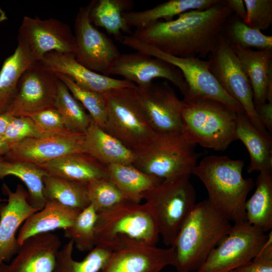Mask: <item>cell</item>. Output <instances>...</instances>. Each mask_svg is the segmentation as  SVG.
Segmentation results:
<instances>
[{
	"mask_svg": "<svg viewBox=\"0 0 272 272\" xmlns=\"http://www.w3.org/2000/svg\"><path fill=\"white\" fill-rule=\"evenodd\" d=\"M229 44L249 79L254 106L272 102V49L253 50Z\"/></svg>",
	"mask_w": 272,
	"mask_h": 272,
	"instance_id": "cell-22",
	"label": "cell"
},
{
	"mask_svg": "<svg viewBox=\"0 0 272 272\" xmlns=\"http://www.w3.org/2000/svg\"><path fill=\"white\" fill-rule=\"evenodd\" d=\"M45 134H47L38 128L30 116H12L3 136L11 146L28 138Z\"/></svg>",
	"mask_w": 272,
	"mask_h": 272,
	"instance_id": "cell-41",
	"label": "cell"
},
{
	"mask_svg": "<svg viewBox=\"0 0 272 272\" xmlns=\"http://www.w3.org/2000/svg\"><path fill=\"white\" fill-rule=\"evenodd\" d=\"M59 79L41 61H34L23 73L15 99L6 112L13 117L30 116L55 108Z\"/></svg>",
	"mask_w": 272,
	"mask_h": 272,
	"instance_id": "cell-13",
	"label": "cell"
},
{
	"mask_svg": "<svg viewBox=\"0 0 272 272\" xmlns=\"http://www.w3.org/2000/svg\"><path fill=\"white\" fill-rule=\"evenodd\" d=\"M233 14L223 1L207 9L182 13L169 21H159L131 34L140 41L170 55L205 58L217 46Z\"/></svg>",
	"mask_w": 272,
	"mask_h": 272,
	"instance_id": "cell-1",
	"label": "cell"
},
{
	"mask_svg": "<svg viewBox=\"0 0 272 272\" xmlns=\"http://www.w3.org/2000/svg\"><path fill=\"white\" fill-rule=\"evenodd\" d=\"M84 140L85 133L74 131L28 138L11 145L4 157L41 166L65 155L84 153Z\"/></svg>",
	"mask_w": 272,
	"mask_h": 272,
	"instance_id": "cell-15",
	"label": "cell"
},
{
	"mask_svg": "<svg viewBox=\"0 0 272 272\" xmlns=\"http://www.w3.org/2000/svg\"><path fill=\"white\" fill-rule=\"evenodd\" d=\"M244 166L242 160L213 155L203 158L191 173L205 186L211 205L234 224L246 221L245 203L254 186L252 178L243 177Z\"/></svg>",
	"mask_w": 272,
	"mask_h": 272,
	"instance_id": "cell-2",
	"label": "cell"
},
{
	"mask_svg": "<svg viewBox=\"0 0 272 272\" xmlns=\"http://www.w3.org/2000/svg\"><path fill=\"white\" fill-rule=\"evenodd\" d=\"M173 246L161 248L155 245L129 241L113 250L99 272H160L173 265Z\"/></svg>",
	"mask_w": 272,
	"mask_h": 272,
	"instance_id": "cell-18",
	"label": "cell"
},
{
	"mask_svg": "<svg viewBox=\"0 0 272 272\" xmlns=\"http://www.w3.org/2000/svg\"><path fill=\"white\" fill-rule=\"evenodd\" d=\"M60 247L59 236L52 232L33 236L20 246L9 272H53Z\"/></svg>",
	"mask_w": 272,
	"mask_h": 272,
	"instance_id": "cell-20",
	"label": "cell"
},
{
	"mask_svg": "<svg viewBox=\"0 0 272 272\" xmlns=\"http://www.w3.org/2000/svg\"><path fill=\"white\" fill-rule=\"evenodd\" d=\"M4 200V199H3L1 196V194H0V204Z\"/></svg>",
	"mask_w": 272,
	"mask_h": 272,
	"instance_id": "cell-50",
	"label": "cell"
},
{
	"mask_svg": "<svg viewBox=\"0 0 272 272\" xmlns=\"http://www.w3.org/2000/svg\"><path fill=\"white\" fill-rule=\"evenodd\" d=\"M268 235L247 221L232 225L197 272H229L252 260L265 244Z\"/></svg>",
	"mask_w": 272,
	"mask_h": 272,
	"instance_id": "cell-10",
	"label": "cell"
},
{
	"mask_svg": "<svg viewBox=\"0 0 272 272\" xmlns=\"http://www.w3.org/2000/svg\"><path fill=\"white\" fill-rule=\"evenodd\" d=\"M95 246L111 251L126 242L155 245L159 240L157 223L149 205L123 199L97 213Z\"/></svg>",
	"mask_w": 272,
	"mask_h": 272,
	"instance_id": "cell-4",
	"label": "cell"
},
{
	"mask_svg": "<svg viewBox=\"0 0 272 272\" xmlns=\"http://www.w3.org/2000/svg\"><path fill=\"white\" fill-rule=\"evenodd\" d=\"M10 145L3 135L0 134V157H4L9 152Z\"/></svg>",
	"mask_w": 272,
	"mask_h": 272,
	"instance_id": "cell-47",
	"label": "cell"
},
{
	"mask_svg": "<svg viewBox=\"0 0 272 272\" xmlns=\"http://www.w3.org/2000/svg\"><path fill=\"white\" fill-rule=\"evenodd\" d=\"M119 41L137 51L161 59L178 68L188 88V93L183 97L184 100L210 99L220 102L238 113L244 112L242 106L223 89L211 73L209 60L173 56L140 41L131 35L122 36Z\"/></svg>",
	"mask_w": 272,
	"mask_h": 272,
	"instance_id": "cell-9",
	"label": "cell"
},
{
	"mask_svg": "<svg viewBox=\"0 0 272 272\" xmlns=\"http://www.w3.org/2000/svg\"><path fill=\"white\" fill-rule=\"evenodd\" d=\"M210 57V71L221 86L242 106L254 126L264 133H269L256 114L249 79L237 55L223 35Z\"/></svg>",
	"mask_w": 272,
	"mask_h": 272,
	"instance_id": "cell-12",
	"label": "cell"
},
{
	"mask_svg": "<svg viewBox=\"0 0 272 272\" xmlns=\"http://www.w3.org/2000/svg\"><path fill=\"white\" fill-rule=\"evenodd\" d=\"M257 116L270 134L272 132V102L265 103L255 106Z\"/></svg>",
	"mask_w": 272,
	"mask_h": 272,
	"instance_id": "cell-44",
	"label": "cell"
},
{
	"mask_svg": "<svg viewBox=\"0 0 272 272\" xmlns=\"http://www.w3.org/2000/svg\"><path fill=\"white\" fill-rule=\"evenodd\" d=\"M40 166L50 175L86 186L94 180L107 178L105 166L85 153L65 155Z\"/></svg>",
	"mask_w": 272,
	"mask_h": 272,
	"instance_id": "cell-24",
	"label": "cell"
},
{
	"mask_svg": "<svg viewBox=\"0 0 272 272\" xmlns=\"http://www.w3.org/2000/svg\"><path fill=\"white\" fill-rule=\"evenodd\" d=\"M223 37L229 44H238L243 48L272 49L271 36L249 27L239 19L232 21L227 28V36Z\"/></svg>",
	"mask_w": 272,
	"mask_h": 272,
	"instance_id": "cell-38",
	"label": "cell"
},
{
	"mask_svg": "<svg viewBox=\"0 0 272 272\" xmlns=\"http://www.w3.org/2000/svg\"><path fill=\"white\" fill-rule=\"evenodd\" d=\"M237 272H272V232L259 253L250 261L234 269Z\"/></svg>",
	"mask_w": 272,
	"mask_h": 272,
	"instance_id": "cell-43",
	"label": "cell"
},
{
	"mask_svg": "<svg viewBox=\"0 0 272 272\" xmlns=\"http://www.w3.org/2000/svg\"><path fill=\"white\" fill-rule=\"evenodd\" d=\"M82 211L55 200H46L43 208L28 217L20 228L17 240L21 246L29 238L71 226Z\"/></svg>",
	"mask_w": 272,
	"mask_h": 272,
	"instance_id": "cell-23",
	"label": "cell"
},
{
	"mask_svg": "<svg viewBox=\"0 0 272 272\" xmlns=\"http://www.w3.org/2000/svg\"><path fill=\"white\" fill-rule=\"evenodd\" d=\"M96 0L80 8L74 24L75 60L96 73L109 76L120 53L113 40L97 29L90 19Z\"/></svg>",
	"mask_w": 272,
	"mask_h": 272,
	"instance_id": "cell-11",
	"label": "cell"
},
{
	"mask_svg": "<svg viewBox=\"0 0 272 272\" xmlns=\"http://www.w3.org/2000/svg\"><path fill=\"white\" fill-rule=\"evenodd\" d=\"M11 117L6 113L0 114V134H4L10 122Z\"/></svg>",
	"mask_w": 272,
	"mask_h": 272,
	"instance_id": "cell-46",
	"label": "cell"
},
{
	"mask_svg": "<svg viewBox=\"0 0 272 272\" xmlns=\"http://www.w3.org/2000/svg\"><path fill=\"white\" fill-rule=\"evenodd\" d=\"M2 189L8 198L0 209V266L17 254L20 247L18 229L28 217L39 210L29 203L28 191L22 184H17L12 191L4 183Z\"/></svg>",
	"mask_w": 272,
	"mask_h": 272,
	"instance_id": "cell-19",
	"label": "cell"
},
{
	"mask_svg": "<svg viewBox=\"0 0 272 272\" xmlns=\"http://www.w3.org/2000/svg\"><path fill=\"white\" fill-rule=\"evenodd\" d=\"M97 216V212L90 204L79 213L71 226L64 230V237L72 240L79 251H90L95 246Z\"/></svg>",
	"mask_w": 272,
	"mask_h": 272,
	"instance_id": "cell-36",
	"label": "cell"
},
{
	"mask_svg": "<svg viewBox=\"0 0 272 272\" xmlns=\"http://www.w3.org/2000/svg\"><path fill=\"white\" fill-rule=\"evenodd\" d=\"M30 117L45 134H60L73 131L67 127L55 108L45 109Z\"/></svg>",
	"mask_w": 272,
	"mask_h": 272,
	"instance_id": "cell-42",
	"label": "cell"
},
{
	"mask_svg": "<svg viewBox=\"0 0 272 272\" xmlns=\"http://www.w3.org/2000/svg\"><path fill=\"white\" fill-rule=\"evenodd\" d=\"M35 61L21 43L5 60L0 71V114L5 113L16 95L19 80L24 71Z\"/></svg>",
	"mask_w": 272,
	"mask_h": 272,
	"instance_id": "cell-29",
	"label": "cell"
},
{
	"mask_svg": "<svg viewBox=\"0 0 272 272\" xmlns=\"http://www.w3.org/2000/svg\"><path fill=\"white\" fill-rule=\"evenodd\" d=\"M221 0H169L142 11H130L123 13L127 25L135 29L145 28L161 19L169 21L176 16L192 10L207 9Z\"/></svg>",
	"mask_w": 272,
	"mask_h": 272,
	"instance_id": "cell-27",
	"label": "cell"
},
{
	"mask_svg": "<svg viewBox=\"0 0 272 272\" xmlns=\"http://www.w3.org/2000/svg\"><path fill=\"white\" fill-rule=\"evenodd\" d=\"M137 88H119L103 93L107 114L103 129L133 151L156 134L140 103Z\"/></svg>",
	"mask_w": 272,
	"mask_h": 272,
	"instance_id": "cell-8",
	"label": "cell"
},
{
	"mask_svg": "<svg viewBox=\"0 0 272 272\" xmlns=\"http://www.w3.org/2000/svg\"><path fill=\"white\" fill-rule=\"evenodd\" d=\"M137 89L140 103L156 133L182 132L183 102L167 83L152 82Z\"/></svg>",
	"mask_w": 272,
	"mask_h": 272,
	"instance_id": "cell-17",
	"label": "cell"
},
{
	"mask_svg": "<svg viewBox=\"0 0 272 272\" xmlns=\"http://www.w3.org/2000/svg\"><path fill=\"white\" fill-rule=\"evenodd\" d=\"M243 1L246 10L243 22L260 31L268 29L272 24V1Z\"/></svg>",
	"mask_w": 272,
	"mask_h": 272,
	"instance_id": "cell-40",
	"label": "cell"
},
{
	"mask_svg": "<svg viewBox=\"0 0 272 272\" xmlns=\"http://www.w3.org/2000/svg\"><path fill=\"white\" fill-rule=\"evenodd\" d=\"M58 78L67 87L73 96L89 112L93 121L104 129L107 120V107L103 93L84 89L78 86L69 76L56 73Z\"/></svg>",
	"mask_w": 272,
	"mask_h": 272,
	"instance_id": "cell-37",
	"label": "cell"
},
{
	"mask_svg": "<svg viewBox=\"0 0 272 272\" xmlns=\"http://www.w3.org/2000/svg\"><path fill=\"white\" fill-rule=\"evenodd\" d=\"M48 173L40 166L26 162H0V179L9 175L19 178L26 185L28 200L34 208L41 210L46 202L44 195L43 178Z\"/></svg>",
	"mask_w": 272,
	"mask_h": 272,
	"instance_id": "cell-31",
	"label": "cell"
},
{
	"mask_svg": "<svg viewBox=\"0 0 272 272\" xmlns=\"http://www.w3.org/2000/svg\"><path fill=\"white\" fill-rule=\"evenodd\" d=\"M236 133L245 145L250 161L247 172L272 171V139L254 126L244 112L238 113Z\"/></svg>",
	"mask_w": 272,
	"mask_h": 272,
	"instance_id": "cell-26",
	"label": "cell"
},
{
	"mask_svg": "<svg viewBox=\"0 0 272 272\" xmlns=\"http://www.w3.org/2000/svg\"><path fill=\"white\" fill-rule=\"evenodd\" d=\"M86 187L90 204L97 213L107 210L125 199L119 190L107 178L94 180Z\"/></svg>",
	"mask_w": 272,
	"mask_h": 272,
	"instance_id": "cell-39",
	"label": "cell"
},
{
	"mask_svg": "<svg viewBox=\"0 0 272 272\" xmlns=\"http://www.w3.org/2000/svg\"><path fill=\"white\" fill-rule=\"evenodd\" d=\"M43 183L46 201L55 200L80 211L90 205L87 187L85 185L49 173L44 177Z\"/></svg>",
	"mask_w": 272,
	"mask_h": 272,
	"instance_id": "cell-33",
	"label": "cell"
},
{
	"mask_svg": "<svg viewBox=\"0 0 272 272\" xmlns=\"http://www.w3.org/2000/svg\"><path fill=\"white\" fill-rule=\"evenodd\" d=\"M118 75L138 87L151 84L157 78L172 83L185 97L188 88L181 71L174 65L157 57L136 52L120 54L114 63L110 75Z\"/></svg>",
	"mask_w": 272,
	"mask_h": 272,
	"instance_id": "cell-16",
	"label": "cell"
},
{
	"mask_svg": "<svg viewBox=\"0 0 272 272\" xmlns=\"http://www.w3.org/2000/svg\"><path fill=\"white\" fill-rule=\"evenodd\" d=\"M0 272H9L8 266L6 263H4L0 266Z\"/></svg>",
	"mask_w": 272,
	"mask_h": 272,
	"instance_id": "cell-48",
	"label": "cell"
},
{
	"mask_svg": "<svg viewBox=\"0 0 272 272\" xmlns=\"http://www.w3.org/2000/svg\"><path fill=\"white\" fill-rule=\"evenodd\" d=\"M182 132L194 145L223 151L237 140L238 114L227 105L207 98L182 100Z\"/></svg>",
	"mask_w": 272,
	"mask_h": 272,
	"instance_id": "cell-5",
	"label": "cell"
},
{
	"mask_svg": "<svg viewBox=\"0 0 272 272\" xmlns=\"http://www.w3.org/2000/svg\"><path fill=\"white\" fill-rule=\"evenodd\" d=\"M195 148L182 132L156 133L134 151L133 165L164 180L190 176L199 156Z\"/></svg>",
	"mask_w": 272,
	"mask_h": 272,
	"instance_id": "cell-6",
	"label": "cell"
},
{
	"mask_svg": "<svg viewBox=\"0 0 272 272\" xmlns=\"http://www.w3.org/2000/svg\"><path fill=\"white\" fill-rule=\"evenodd\" d=\"M131 0H98L95 2L90 12L93 25L104 28L118 41L123 33L132 34L123 17V13L130 11L133 7Z\"/></svg>",
	"mask_w": 272,
	"mask_h": 272,
	"instance_id": "cell-32",
	"label": "cell"
},
{
	"mask_svg": "<svg viewBox=\"0 0 272 272\" xmlns=\"http://www.w3.org/2000/svg\"><path fill=\"white\" fill-rule=\"evenodd\" d=\"M255 190L245 206L246 221L266 232L272 229V172H259Z\"/></svg>",
	"mask_w": 272,
	"mask_h": 272,
	"instance_id": "cell-30",
	"label": "cell"
},
{
	"mask_svg": "<svg viewBox=\"0 0 272 272\" xmlns=\"http://www.w3.org/2000/svg\"><path fill=\"white\" fill-rule=\"evenodd\" d=\"M55 73L65 75L80 87L97 93L137 86L125 79H118L92 71L79 63L72 56L58 52L46 53L40 61Z\"/></svg>",
	"mask_w": 272,
	"mask_h": 272,
	"instance_id": "cell-21",
	"label": "cell"
},
{
	"mask_svg": "<svg viewBox=\"0 0 272 272\" xmlns=\"http://www.w3.org/2000/svg\"><path fill=\"white\" fill-rule=\"evenodd\" d=\"M74 244L70 241L60 248L53 272H99L108 260L111 251L96 246L81 261L73 258Z\"/></svg>",
	"mask_w": 272,
	"mask_h": 272,
	"instance_id": "cell-34",
	"label": "cell"
},
{
	"mask_svg": "<svg viewBox=\"0 0 272 272\" xmlns=\"http://www.w3.org/2000/svg\"><path fill=\"white\" fill-rule=\"evenodd\" d=\"M83 107L59 79L55 108L62 116L69 128L84 133L93 121Z\"/></svg>",
	"mask_w": 272,
	"mask_h": 272,
	"instance_id": "cell-35",
	"label": "cell"
},
{
	"mask_svg": "<svg viewBox=\"0 0 272 272\" xmlns=\"http://www.w3.org/2000/svg\"><path fill=\"white\" fill-rule=\"evenodd\" d=\"M231 227L208 199L196 203L175 240L173 266L178 272L197 271Z\"/></svg>",
	"mask_w": 272,
	"mask_h": 272,
	"instance_id": "cell-3",
	"label": "cell"
},
{
	"mask_svg": "<svg viewBox=\"0 0 272 272\" xmlns=\"http://www.w3.org/2000/svg\"><path fill=\"white\" fill-rule=\"evenodd\" d=\"M5 159L4 157H0V162L4 160Z\"/></svg>",
	"mask_w": 272,
	"mask_h": 272,
	"instance_id": "cell-49",
	"label": "cell"
},
{
	"mask_svg": "<svg viewBox=\"0 0 272 272\" xmlns=\"http://www.w3.org/2000/svg\"><path fill=\"white\" fill-rule=\"evenodd\" d=\"M183 176L163 182L146 192L143 196L151 208L159 235L167 246H173L182 224L196 203V192Z\"/></svg>",
	"mask_w": 272,
	"mask_h": 272,
	"instance_id": "cell-7",
	"label": "cell"
},
{
	"mask_svg": "<svg viewBox=\"0 0 272 272\" xmlns=\"http://www.w3.org/2000/svg\"><path fill=\"white\" fill-rule=\"evenodd\" d=\"M18 42L28 50L35 61H41L52 51L75 57L76 50L74 34L70 26L52 18L41 19L24 16L18 31Z\"/></svg>",
	"mask_w": 272,
	"mask_h": 272,
	"instance_id": "cell-14",
	"label": "cell"
},
{
	"mask_svg": "<svg viewBox=\"0 0 272 272\" xmlns=\"http://www.w3.org/2000/svg\"><path fill=\"white\" fill-rule=\"evenodd\" d=\"M105 168L108 179L124 198L137 203L143 199L146 192L164 181L141 171L132 164H109Z\"/></svg>",
	"mask_w": 272,
	"mask_h": 272,
	"instance_id": "cell-28",
	"label": "cell"
},
{
	"mask_svg": "<svg viewBox=\"0 0 272 272\" xmlns=\"http://www.w3.org/2000/svg\"><path fill=\"white\" fill-rule=\"evenodd\" d=\"M229 272H237V271H236L235 270H231V271H230Z\"/></svg>",
	"mask_w": 272,
	"mask_h": 272,
	"instance_id": "cell-51",
	"label": "cell"
},
{
	"mask_svg": "<svg viewBox=\"0 0 272 272\" xmlns=\"http://www.w3.org/2000/svg\"><path fill=\"white\" fill-rule=\"evenodd\" d=\"M84 153L104 166L109 164L133 165V151L124 146L93 121L85 133Z\"/></svg>",
	"mask_w": 272,
	"mask_h": 272,
	"instance_id": "cell-25",
	"label": "cell"
},
{
	"mask_svg": "<svg viewBox=\"0 0 272 272\" xmlns=\"http://www.w3.org/2000/svg\"><path fill=\"white\" fill-rule=\"evenodd\" d=\"M223 3L233 13L235 12L238 19L244 21L246 15V10L243 0H226L223 1Z\"/></svg>",
	"mask_w": 272,
	"mask_h": 272,
	"instance_id": "cell-45",
	"label": "cell"
}]
</instances>
